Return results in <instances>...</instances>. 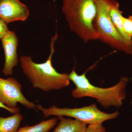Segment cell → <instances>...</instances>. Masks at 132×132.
I'll list each match as a JSON object with an SVG mask.
<instances>
[{"label":"cell","mask_w":132,"mask_h":132,"mask_svg":"<svg viewBox=\"0 0 132 132\" xmlns=\"http://www.w3.org/2000/svg\"><path fill=\"white\" fill-rule=\"evenodd\" d=\"M9 31L7 24L0 19V40H1Z\"/></svg>","instance_id":"15"},{"label":"cell","mask_w":132,"mask_h":132,"mask_svg":"<svg viewBox=\"0 0 132 132\" xmlns=\"http://www.w3.org/2000/svg\"><path fill=\"white\" fill-rule=\"evenodd\" d=\"M59 124L53 132H85L88 125L87 123L64 116H58Z\"/></svg>","instance_id":"9"},{"label":"cell","mask_w":132,"mask_h":132,"mask_svg":"<svg viewBox=\"0 0 132 132\" xmlns=\"http://www.w3.org/2000/svg\"><path fill=\"white\" fill-rule=\"evenodd\" d=\"M58 37L56 32L51 39L50 55L44 63H35L31 56L22 55L19 58L22 72L34 88L50 92L60 90L69 85L70 80L69 74L59 73L52 65V58L55 52V43Z\"/></svg>","instance_id":"1"},{"label":"cell","mask_w":132,"mask_h":132,"mask_svg":"<svg viewBox=\"0 0 132 132\" xmlns=\"http://www.w3.org/2000/svg\"><path fill=\"white\" fill-rule=\"evenodd\" d=\"M23 119L20 113L7 118L0 117V132H16Z\"/></svg>","instance_id":"11"},{"label":"cell","mask_w":132,"mask_h":132,"mask_svg":"<svg viewBox=\"0 0 132 132\" xmlns=\"http://www.w3.org/2000/svg\"><path fill=\"white\" fill-rule=\"evenodd\" d=\"M37 109L38 111H42L45 118L51 116H66L75 118L88 125L116 119L120 113L118 111L112 113H106L100 111L95 104L80 108H59L55 105L45 108L39 104L37 105Z\"/></svg>","instance_id":"5"},{"label":"cell","mask_w":132,"mask_h":132,"mask_svg":"<svg viewBox=\"0 0 132 132\" xmlns=\"http://www.w3.org/2000/svg\"><path fill=\"white\" fill-rule=\"evenodd\" d=\"M22 86L16 79L10 77L6 79L0 77V102L11 109L18 107L19 103L27 109L38 112L37 105L26 99L21 92Z\"/></svg>","instance_id":"6"},{"label":"cell","mask_w":132,"mask_h":132,"mask_svg":"<svg viewBox=\"0 0 132 132\" xmlns=\"http://www.w3.org/2000/svg\"><path fill=\"white\" fill-rule=\"evenodd\" d=\"M119 3L115 0H111L109 14L112 21L117 30L123 38L128 41L132 43L131 39L128 37L124 31L121 17L123 16V12L119 9Z\"/></svg>","instance_id":"10"},{"label":"cell","mask_w":132,"mask_h":132,"mask_svg":"<svg viewBox=\"0 0 132 132\" xmlns=\"http://www.w3.org/2000/svg\"><path fill=\"white\" fill-rule=\"evenodd\" d=\"M102 123L98 122L88 124L85 132H106Z\"/></svg>","instance_id":"14"},{"label":"cell","mask_w":132,"mask_h":132,"mask_svg":"<svg viewBox=\"0 0 132 132\" xmlns=\"http://www.w3.org/2000/svg\"><path fill=\"white\" fill-rule=\"evenodd\" d=\"M29 14L27 7L19 0H0V19L7 24L25 21Z\"/></svg>","instance_id":"8"},{"label":"cell","mask_w":132,"mask_h":132,"mask_svg":"<svg viewBox=\"0 0 132 132\" xmlns=\"http://www.w3.org/2000/svg\"><path fill=\"white\" fill-rule=\"evenodd\" d=\"M123 29L125 33L130 39L132 38V16L127 18L123 16L121 17Z\"/></svg>","instance_id":"13"},{"label":"cell","mask_w":132,"mask_h":132,"mask_svg":"<svg viewBox=\"0 0 132 132\" xmlns=\"http://www.w3.org/2000/svg\"><path fill=\"white\" fill-rule=\"evenodd\" d=\"M57 118H54L33 126L20 128L16 132H48L57 124Z\"/></svg>","instance_id":"12"},{"label":"cell","mask_w":132,"mask_h":132,"mask_svg":"<svg viewBox=\"0 0 132 132\" xmlns=\"http://www.w3.org/2000/svg\"><path fill=\"white\" fill-rule=\"evenodd\" d=\"M1 40L5 56V64L2 72L6 76L12 75L13 69L19 63L17 53L19 45L18 38L14 31L9 30Z\"/></svg>","instance_id":"7"},{"label":"cell","mask_w":132,"mask_h":132,"mask_svg":"<svg viewBox=\"0 0 132 132\" xmlns=\"http://www.w3.org/2000/svg\"><path fill=\"white\" fill-rule=\"evenodd\" d=\"M69 77L76 86L72 92L73 97L76 98L92 97L96 99L105 109L112 106H122L123 101L126 97V88L130 81L127 76H122L118 83L113 86L107 88L97 87L90 83L86 77V73L78 75L75 68L69 74Z\"/></svg>","instance_id":"3"},{"label":"cell","mask_w":132,"mask_h":132,"mask_svg":"<svg viewBox=\"0 0 132 132\" xmlns=\"http://www.w3.org/2000/svg\"><path fill=\"white\" fill-rule=\"evenodd\" d=\"M0 108H1L7 110V111H8L10 112L11 113L13 114H15L17 113H20V109L19 107H17L14 109L9 108L6 106L5 105L2 104L1 102H0Z\"/></svg>","instance_id":"16"},{"label":"cell","mask_w":132,"mask_h":132,"mask_svg":"<svg viewBox=\"0 0 132 132\" xmlns=\"http://www.w3.org/2000/svg\"><path fill=\"white\" fill-rule=\"evenodd\" d=\"M62 11L70 30L84 42L98 39L94 26L96 0H63Z\"/></svg>","instance_id":"2"},{"label":"cell","mask_w":132,"mask_h":132,"mask_svg":"<svg viewBox=\"0 0 132 132\" xmlns=\"http://www.w3.org/2000/svg\"><path fill=\"white\" fill-rule=\"evenodd\" d=\"M111 0H96L97 13L94 26L98 40L110 47L132 56V43L123 38L114 25L109 14Z\"/></svg>","instance_id":"4"}]
</instances>
